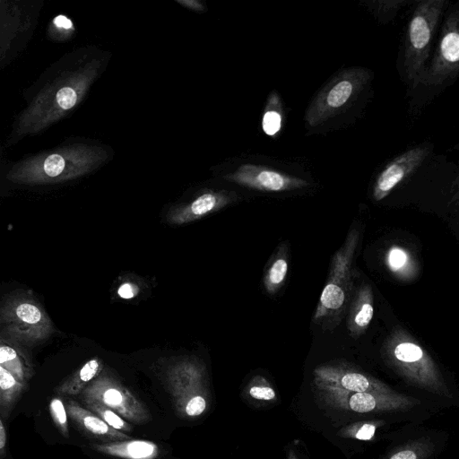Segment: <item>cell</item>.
<instances>
[{
	"instance_id": "29",
	"label": "cell",
	"mask_w": 459,
	"mask_h": 459,
	"mask_svg": "<svg viewBox=\"0 0 459 459\" xmlns=\"http://www.w3.org/2000/svg\"><path fill=\"white\" fill-rule=\"evenodd\" d=\"M139 288L137 285L130 281H126L120 284L117 289L118 295L123 299H132L137 295Z\"/></svg>"
},
{
	"instance_id": "34",
	"label": "cell",
	"mask_w": 459,
	"mask_h": 459,
	"mask_svg": "<svg viewBox=\"0 0 459 459\" xmlns=\"http://www.w3.org/2000/svg\"><path fill=\"white\" fill-rule=\"evenodd\" d=\"M454 195L451 198V203H456L459 200V172L454 184Z\"/></svg>"
},
{
	"instance_id": "2",
	"label": "cell",
	"mask_w": 459,
	"mask_h": 459,
	"mask_svg": "<svg viewBox=\"0 0 459 459\" xmlns=\"http://www.w3.org/2000/svg\"><path fill=\"white\" fill-rule=\"evenodd\" d=\"M108 157L105 150L88 144H69L45 151L15 163L7 178L22 185L56 184L93 170Z\"/></svg>"
},
{
	"instance_id": "31",
	"label": "cell",
	"mask_w": 459,
	"mask_h": 459,
	"mask_svg": "<svg viewBox=\"0 0 459 459\" xmlns=\"http://www.w3.org/2000/svg\"><path fill=\"white\" fill-rule=\"evenodd\" d=\"M6 431L4 425V422L2 420H0V454H1V459H4V449L6 446Z\"/></svg>"
},
{
	"instance_id": "11",
	"label": "cell",
	"mask_w": 459,
	"mask_h": 459,
	"mask_svg": "<svg viewBox=\"0 0 459 459\" xmlns=\"http://www.w3.org/2000/svg\"><path fill=\"white\" fill-rule=\"evenodd\" d=\"M168 380L181 411L189 401L206 397L205 370L196 359H183L175 362L169 368Z\"/></svg>"
},
{
	"instance_id": "26",
	"label": "cell",
	"mask_w": 459,
	"mask_h": 459,
	"mask_svg": "<svg viewBox=\"0 0 459 459\" xmlns=\"http://www.w3.org/2000/svg\"><path fill=\"white\" fill-rule=\"evenodd\" d=\"M377 13L382 21L392 20L403 5L408 2L405 0L377 1L375 3Z\"/></svg>"
},
{
	"instance_id": "18",
	"label": "cell",
	"mask_w": 459,
	"mask_h": 459,
	"mask_svg": "<svg viewBox=\"0 0 459 459\" xmlns=\"http://www.w3.org/2000/svg\"><path fill=\"white\" fill-rule=\"evenodd\" d=\"M24 347L13 340L0 336V366L22 383H26L32 375L31 360Z\"/></svg>"
},
{
	"instance_id": "12",
	"label": "cell",
	"mask_w": 459,
	"mask_h": 459,
	"mask_svg": "<svg viewBox=\"0 0 459 459\" xmlns=\"http://www.w3.org/2000/svg\"><path fill=\"white\" fill-rule=\"evenodd\" d=\"M386 355L399 367L412 369L415 374L431 372L433 364L425 349L410 333L402 327H395L384 342Z\"/></svg>"
},
{
	"instance_id": "7",
	"label": "cell",
	"mask_w": 459,
	"mask_h": 459,
	"mask_svg": "<svg viewBox=\"0 0 459 459\" xmlns=\"http://www.w3.org/2000/svg\"><path fill=\"white\" fill-rule=\"evenodd\" d=\"M84 402L94 401L134 423H143L150 416L143 404L116 378L102 371L82 391Z\"/></svg>"
},
{
	"instance_id": "30",
	"label": "cell",
	"mask_w": 459,
	"mask_h": 459,
	"mask_svg": "<svg viewBox=\"0 0 459 459\" xmlns=\"http://www.w3.org/2000/svg\"><path fill=\"white\" fill-rule=\"evenodd\" d=\"M375 430L376 428L374 425L363 424L353 433V437L360 440H368L374 436Z\"/></svg>"
},
{
	"instance_id": "17",
	"label": "cell",
	"mask_w": 459,
	"mask_h": 459,
	"mask_svg": "<svg viewBox=\"0 0 459 459\" xmlns=\"http://www.w3.org/2000/svg\"><path fill=\"white\" fill-rule=\"evenodd\" d=\"M374 316V295L369 284L359 287L352 301L347 328L353 338L360 336L369 326Z\"/></svg>"
},
{
	"instance_id": "24",
	"label": "cell",
	"mask_w": 459,
	"mask_h": 459,
	"mask_svg": "<svg viewBox=\"0 0 459 459\" xmlns=\"http://www.w3.org/2000/svg\"><path fill=\"white\" fill-rule=\"evenodd\" d=\"M248 387V394L255 400L273 401L276 398L275 391L262 377H254Z\"/></svg>"
},
{
	"instance_id": "25",
	"label": "cell",
	"mask_w": 459,
	"mask_h": 459,
	"mask_svg": "<svg viewBox=\"0 0 459 459\" xmlns=\"http://www.w3.org/2000/svg\"><path fill=\"white\" fill-rule=\"evenodd\" d=\"M49 411L54 422L60 429L63 436L68 437V413L63 402L59 398H53L49 403Z\"/></svg>"
},
{
	"instance_id": "10",
	"label": "cell",
	"mask_w": 459,
	"mask_h": 459,
	"mask_svg": "<svg viewBox=\"0 0 459 459\" xmlns=\"http://www.w3.org/2000/svg\"><path fill=\"white\" fill-rule=\"evenodd\" d=\"M429 153L426 145L411 148L391 160L377 176L373 187V198L381 201L399 184L411 177Z\"/></svg>"
},
{
	"instance_id": "14",
	"label": "cell",
	"mask_w": 459,
	"mask_h": 459,
	"mask_svg": "<svg viewBox=\"0 0 459 459\" xmlns=\"http://www.w3.org/2000/svg\"><path fill=\"white\" fill-rule=\"evenodd\" d=\"M234 199V195L225 191H205L189 203L170 209L166 221L172 225L189 223L224 208Z\"/></svg>"
},
{
	"instance_id": "35",
	"label": "cell",
	"mask_w": 459,
	"mask_h": 459,
	"mask_svg": "<svg viewBox=\"0 0 459 459\" xmlns=\"http://www.w3.org/2000/svg\"><path fill=\"white\" fill-rule=\"evenodd\" d=\"M288 459H297L293 450H290L288 453Z\"/></svg>"
},
{
	"instance_id": "15",
	"label": "cell",
	"mask_w": 459,
	"mask_h": 459,
	"mask_svg": "<svg viewBox=\"0 0 459 459\" xmlns=\"http://www.w3.org/2000/svg\"><path fill=\"white\" fill-rule=\"evenodd\" d=\"M66 411L71 419L92 437L108 442L129 439L127 434L114 429L94 412L82 407L75 401H68Z\"/></svg>"
},
{
	"instance_id": "19",
	"label": "cell",
	"mask_w": 459,
	"mask_h": 459,
	"mask_svg": "<svg viewBox=\"0 0 459 459\" xmlns=\"http://www.w3.org/2000/svg\"><path fill=\"white\" fill-rule=\"evenodd\" d=\"M384 262L387 270L400 281H410L418 275V262L413 254L403 246L391 245L385 252Z\"/></svg>"
},
{
	"instance_id": "32",
	"label": "cell",
	"mask_w": 459,
	"mask_h": 459,
	"mask_svg": "<svg viewBox=\"0 0 459 459\" xmlns=\"http://www.w3.org/2000/svg\"><path fill=\"white\" fill-rule=\"evenodd\" d=\"M390 459H416V455L410 450L394 454Z\"/></svg>"
},
{
	"instance_id": "8",
	"label": "cell",
	"mask_w": 459,
	"mask_h": 459,
	"mask_svg": "<svg viewBox=\"0 0 459 459\" xmlns=\"http://www.w3.org/2000/svg\"><path fill=\"white\" fill-rule=\"evenodd\" d=\"M459 76V9L451 12L442 26L440 38L421 82L439 86Z\"/></svg>"
},
{
	"instance_id": "16",
	"label": "cell",
	"mask_w": 459,
	"mask_h": 459,
	"mask_svg": "<svg viewBox=\"0 0 459 459\" xmlns=\"http://www.w3.org/2000/svg\"><path fill=\"white\" fill-rule=\"evenodd\" d=\"M92 448L100 453L122 459H155L160 455L157 444L142 439L94 444Z\"/></svg>"
},
{
	"instance_id": "3",
	"label": "cell",
	"mask_w": 459,
	"mask_h": 459,
	"mask_svg": "<svg viewBox=\"0 0 459 459\" xmlns=\"http://www.w3.org/2000/svg\"><path fill=\"white\" fill-rule=\"evenodd\" d=\"M0 329L1 337L25 347L42 343L56 332L43 306L29 291L13 292L3 300Z\"/></svg>"
},
{
	"instance_id": "1",
	"label": "cell",
	"mask_w": 459,
	"mask_h": 459,
	"mask_svg": "<svg viewBox=\"0 0 459 459\" xmlns=\"http://www.w3.org/2000/svg\"><path fill=\"white\" fill-rule=\"evenodd\" d=\"M104 59L100 50L85 48L64 56L53 65L30 93L10 140L39 133L70 114L100 74Z\"/></svg>"
},
{
	"instance_id": "4",
	"label": "cell",
	"mask_w": 459,
	"mask_h": 459,
	"mask_svg": "<svg viewBox=\"0 0 459 459\" xmlns=\"http://www.w3.org/2000/svg\"><path fill=\"white\" fill-rule=\"evenodd\" d=\"M447 4L445 0H425L417 3L408 22L404 48L403 68L413 85L421 82L431 42Z\"/></svg>"
},
{
	"instance_id": "9",
	"label": "cell",
	"mask_w": 459,
	"mask_h": 459,
	"mask_svg": "<svg viewBox=\"0 0 459 459\" xmlns=\"http://www.w3.org/2000/svg\"><path fill=\"white\" fill-rule=\"evenodd\" d=\"M228 181L264 192H283L305 187L308 183L299 178L256 166L243 164L224 176Z\"/></svg>"
},
{
	"instance_id": "5",
	"label": "cell",
	"mask_w": 459,
	"mask_h": 459,
	"mask_svg": "<svg viewBox=\"0 0 459 459\" xmlns=\"http://www.w3.org/2000/svg\"><path fill=\"white\" fill-rule=\"evenodd\" d=\"M359 239L358 228H352L342 247L334 253L330 272L313 317L319 323L343 313L351 298L352 262Z\"/></svg>"
},
{
	"instance_id": "36",
	"label": "cell",
	"mask_w": 459,
	"mask_h": 459,
	"mask_svg": "<svg viewBox=\"0 0 459 459\" xmlns=\"http://www.w3.org/2000/svg\"><path fill=\"white\" fill-rule=\"evenodd\" d=\"M455 204H456V206L459 207V200Z\"/></svg>"
},
{
	"instance_id": "23",
	"label": "cell",
	"mask_w": 459,
	"mask_h": 459,
	"mask_svg": "<svg viewBox=\"0 0 459 459\" xmlns=\"http://www.w3.org/2000/svg\"><path fill=\"white\" fill-rule=\"evenodd\" d=\"M87 408L101 418L108 425L121 432H131L133 427L115 411L94 401L84 402Z\"/></svg>"
},
{
	"instance_id": "28",
	"label": "cell",
	"mask_w": 459,
	"mask_h": 459,
	"mask_svg": "<svg viewBox=\"0 0 459 459\" xmlns=\"http://www.w3.org/2000/svg\"><path fill=\"white\" fill-rule=\"evenodd\" d=\"M51 28H53V30H51V35L62 37L63 39H65L66 36L72 35L74 30L72 21L62 14L56 16L53 19Z\"/></svg>"
},
{
	"instance_id": "21",
	"label": "cell",
	"mask_w": 459,
	"mask_h": 459,
	"mask_svg": "<svg viewBox=\"0 0 459 459\" xmlns=\"http://www.w3.org/2000/svg\"><path fill=\"white\" fill-rule=\"evenodd\" d=\"M289 271L287 247L282 243L270 262L264 276L267 293L275 294L284 284Z\"/></svg>"
},
{
	"instance_id": "27",
	"label": "cell",
	"mask_w": 459,
	"mask_h": 459,
	"mask_svg": "<svg viewBox=\"0 0 459 459\" xmlns=\"http://www.w3.org/2000/svg\"><path fill=\"white\" fill-rule=\"evenodd\" d=\"M281 126V115L279 111L267 108L262 120L263 131L270 136L276 134Z\"/></svg>"
},
{
	"instance_id": "22",
	"label": "cell",
	"mask_w": 459,
	"mask_h": 459,
	"mask_svg": "<svg viewBox=\"0 0 459 459\" xmlns=\"http://www.w3.org/2000/svg\"><path fill=\"white\" fill-rule=\"evenodd\" d=\"M25 383L19 381L10 371L0 366V408L3 416H8L22 394Z\"/></svg>"
},
{
	"instance_id": "13",
	"label": "cell",
	"mask_w": 459,
	"mask_h": 459,
	"mask_svg": "<svg viewBox=\"0 0 459 459\" xmlns=\"http://www.w3.org/2000/svg\"><path fill=\"white\" fill-rule=\"evenodd\" d=\"M314 383L319 390L369 392L376 389L374 381L345 364L321 365L314 370Z\"/></svg>"
},
{
	"instance_id": "33",
	"label": "cell",
	"mask_w": 459,
	"mask_h": 459,
	"mask_svg": "<svg viewBox=\"0 0 459 459\" xmlns=\"http://www.w3.org/2000/svg\"><path fill=\"white\" fill-rule=\"evenodd\" d=\"M180 3L186 5V7L192 8L194 10H204V6L202 5V4L197 1H180Z\"/></svg>"
},
{
	"instance_id": "6",
	"label": "cell",
	"mask_w": 459,
	"mask_h": 459,
	"mask_svg": "<svg viewBox=\"0 0 459 459\" xmlns=\"http://www.w3.org/2000/svg\"><path fill=\"white\" fill-rule=\"evenodd\" d=\"M368 78V71L360 67L341 74L313 100L306 113L307 122L316 126L333 117L358 95Z\"/></svg>"
},
{
	"instance_id": "20",
	"label": "cell",
	"mask_w": 459,
	"mask_h": 459,
	"mask_svg": "<svg viewBox=\"0 0 459 459\" xmlns=\"http://www.w3.org/2000/svg\"><path fill=\"white\" fill-rule=\"evenodd\" d=\"M103 371V362L95 357L86 361L74 374L57 386L56 392L61 394L75 395Z\"/></svg>"
}]
</instances>
